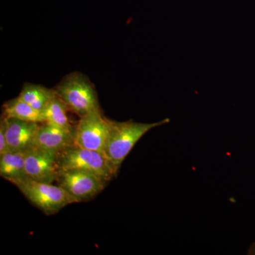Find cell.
Instances as JSON below:
<instances>
[{
	"label": "cell",
	"mask_w": 255,
	"mask_h": 255,
	"mask_svg": "<svg viewBox=\"0 0 255 255\" xmlns=\"http://www.w3.org/2000/svg\"><path fill=\"white\" fill-rule=\"evenodd\" d=\"M168 123L169 119L151 124L131 120L124 122L112 121L104 154L118 171L124 159L144 135L154 128Z\"/></svg>",
	"instance_id": "1"
},
{
	"label": "cell",
	"mask_w": 255,
	"mask_h": 255,
	"mask_svg": "<svg viewBox=\"0 0 255 255\" xmlns=\"http://www.w3.org/2000/svg\"><path fill=\"white\" fill-rule=\"evenodd\" d=\"M55 90L69 110L80 117L101 111L95 87L81 73L74 72L66 75Z\"/></svg>",
	"instance_id": "2"
},
{
	"label": "cell",
	"mask_w": 255,
	"mask_h": 255,
	"mask_svg": "<svg viewBox=\"0 0 255 255\" xmlns=\"http://www.w3.org/2000/svg\"><path fill=\"white\" fill-rule=\"evenodd\" d=\"M58 162L60 169L85 171L107 182L118 172L105 154L75 144L58 152Z\"/></svg>",
	"instance_id": "3"
},
{
	"label": "cell",
	"mask_w": 255,
	"mask_h": 255,
	"mask_svg": "<svg viewBox=\"0 0 255 255\" xmlns=\"http://www.w3.org/2000/svg\"><path fill=\"white\" fill-rule=\"evenodd\" d=\"M25 197L45 214H56L64 207L76 203L63 187L49 183L26 179L14 184Z\"/></svg>",
	"instance_id": "4"
},
{
	"label": "cell",
	"mask_w": 255,
	"mask_h": 255,
	"mask_svg": "<svg viewBox=\"0 0 255 255\" xmlns=\"http://www.w3.org/2000/svg\"><path fill=\"white\" fill-rule=\"evenodd\" d=\"M112 122L101 111L80 117L75 127V145L104 154Z\"/></svg>",
	"instance_id": "5"
},
{
	"label": "cell",
	"mask_w": 255,
	"mask_h": 255,
	"mask_svg": "<svg viewBox=\"0 0 255 255\" xmlns=\"http://www.w3.org/2000/svg\"><path fill=\"white\" fill-rule=\"evenodd\" d=\"M76 203L89 200L105 189L107 181L95 174L77 169H60L56 181Z\"/></svg>",
	"instance_id": "6"
},
{
	"label": "cell",
	"mask_w": 255,
	"mask_h": 255,
	"mask_svg": "<svg viewBox=\"0 0 255 255\" xmlns=\"http://www.w3.org/2000/svg\"><path fill=\"white\" fill-rule=\"evenodd\" d=\"M58 152L38 148L28 150L25 158V169L29 179L36 182L53 184L56 182L60 167Z\"/></svg>",
	"instance_id": "7"
},
{
	"label": "cell",
	"mask_w": 255,
	"mask_h": 255,
	"mask_svg": "<svg viewBox=\"0 0 255 255\" xmlns=\"http://www.w3.org/2000/svg\"><path fill=\"white\" fill-rule=\"evenodd\" d=\"M4 118L6 124V140L9 150L16 152L28 151L33 148L35 139L41 124Z\"/></svg>",
	"instance_id": "8"
},
{
	"label": "cell",
	"mask_w": 255,
	"mask_h": 255,
	"mask_svg": "<svg viewBox=\"0 0 255 255\" xmlns=\"http://www.w3.org/2000/svg\"><path fill=\"white\" fill-rule=\"evenodd\" d=\"M75 139V130H65L48 124H41L33 148L58 153L69 146L74 145Z\"/></svg>",
	"instance_id": "9"
},
{
	"label": "cell",
	"mask_w": 255,
	"mask_h": 255,
	"mask_svg": "<svg viewBox=\"0 0 255 255\" xmlns=\"http://www.w3.org/2000/svg\"><path fill=\"white\" fill-rule=\"evenodd\" d=\"M26 152L27 151H10L0 155L1 177L14 184L28 179L25 169Z\"/></svg>",
	"instance_id": "10"
},
{
	"label": "cell",
	"mask_w": 255,
	"mask_h": 255,
	"mask_svg": "<svg viewBox=\"0 0 255 255\" xmlns=\"http://www.w3.org/2000/svg\"><path fill=\"white\" fill-rule=\"evenodd\" d=\"M69 108L58 95L47 104L41 111L43 123L48 124L65 130H75L68 118Z\"/></svg>",
	"instance_id": "11"
},
{
	"label": "cell",
	"mask_w": 255,
	"mask_h": 255,
	"mask_svg": "<svg viewBox=\"0 0 255 255\" xmlns=\"http://www.w3.org/2000/svg\"><path fill=\"white\" fill-rule=\"evenodd\" d=\"M57 94L55 90L42 85L27 83L23 85L18 97L35 110L41 112L47 104Z\"/></svg>",
	"instance_id": "12"
},
{
	"label": "cell",
	"mask_w": 255,
	"mask_h": 255,
	"mask_svg": "<svg viewBox=\"0 0 255 255\" xmlns=\"http://www.w3.org/2000/svg\"><path fill=\"white\" fill-rule=\"evenodd\" d=\"M3 117L6 119L43 124L41 112L35 110L18 97L5 102L3 105Z\"/></svg>",
	"instance_id": "13"
},
{
	"label": "cell",
	"mask_w": 255,
	"mask_h": 255,
	"mask_svg": "<svg viewBox=\"0 0 255 255\" xmlns=\"http://www.w3.org/2000/svg\"><path fill=\"white\" fill-rule=\"evenodd\" d=\"M10 152L6 135V124L4 118L1 117L0 121V155Z\"/></svg>",
	"instance_id": "14"
},
{
	"label": "cell",
	"mask_w": 255,
	"mask_h": 255,
	"mask_svg": "<svg viewBox=\"0 0 255 255\" xmlns=\"http://www.w3.org/2000/svg\"><path fill=\"white\" fill-rule=\"evenodd\" d=\"M254 253H255V251H254Z\"/></svg>",
	"instance_id": "15"
}]
</instances>
